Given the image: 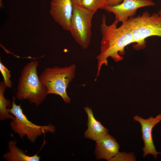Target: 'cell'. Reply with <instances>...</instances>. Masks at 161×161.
I'll list each match as a JSON object with an SVG mask.
<instances>
[{"label":"cell","instance_id":"obj_19","mask_svg":"<svg viewBox=\"0 0 161 161\" xmlns=\"http://www.w3.org/2000/svg\"><path fill=\"white\" fill-rule=\"evenodd\" d=\"M158 13L159 16L161 17V7L160 10L159 11Z\"/></svg>","mask_w":161,"mask_h":161},{"label":"cell","instance_id":"obj_13","mask_svg":"<svg viewBox=\"0 0 161 161\" xmlns=\"http://www.w3.org/2000/svg\"><path fill=\"white\" fill-rule=\"evenodd\" d=\"M7 86L4 81L0 83V120H4L8 119H13L15 117L10 114L8 110L7 107H11L12 103L5 98L4 93Z\"/></svg>","mask_w":161,"mask_h":161},{"label":"cell","instance_id":"obj_9","mask_svg":"<svg viewBox=\"0 0 161 161\" xmlns=\"http://www.w3.org/2000/svg\"><path fill=\"white\" fill-rule=\"evenodd\" d=\"M73 6L71 0H51L49 13L63 29L69 31Z\"/></svg>","mask_w":161,"mask_h":161},{"label":"cell","instance_id":"obj_3","mask_svg":"<svg viewBox=\"0 0 161 161\" xmlns=\"http://www.w3.org/2000/svg\"><path fill=\"white\" fill-rule=\"evenodd\" d=\"M76 66L72 64L63 67L54 66L46 68L39 77L41 82L46 88L48 94L60 95L67 103H70V98L66 89L75 76Z\"/></svg>","mask_w":161,"mask_h":161},{"label":"cell","instance_id":"obj_6","mask_svg":"<svg viewBox=\"0 0 161 161\" xmlns=\"http://www.w3.org/2000/svg\"><path fill=\"white\" fill-rule=\"evenodd\" d=\"M69 31L75 41L83 49H87L91 38V22L96 12L82 6L73 5Z\"/></svg>","mask_w":161,"mask_h":161},{"label":"cell","instance_id":"obj_16","mask_svg":"<svg viewBox=\"0 0 161 161\" xmlns=\"http://www.w3.org/2000/svg\"><path fill=\"white\" fill-rule=\"evenodd\" d=\"M0 71L4 78V82L8 88H11L12 82L10 80V71L0 62Z\"/></svg>","mask_w":161,"mask_h":161},{"label":"cell","instance_id":"obj_17","mask_svg":"<svg viewBox=\"0 0 161 161\" xmlns=\"http://www.w3.org/2000/svg\"><path fill=\"white\" fill-rule=\"evenodd\" d=\"M108 6H114L119 4L122 2V0H107Z\"/></svg>","mask_w":161,"mask_h":161},{"label":"cell","instance_id":"obj_10","mask_svg":"<svg viewBox=\"0 0 161 161\" xmlns=\"http://www.w3.org/2000/svg\"><path fill=\"white\" fill-rule=\"evenodd\" d=\"M120 145L116 140L108 133L96 141L95 151L96 159L109 161L119 152Z\"/></svg>","mask_w":161,"mask_h":161},{"label":"cell","instance_id":"obj_4","mask_svg":"<svg viewBox=\"0 0 161 161\" xmlns=\"http://www.w3.org/2000/svg\"><path fill=\"white\" fill-rule=\"evenodd\" d=\"M128 21L130 27L134 43L135 49H144L146 46L145 39L151 36L161 37V17L158 13L152 15L148 12L141 15L129 18Z\"/></svg>","mask_w":161,"mask_h":161},{"label":"cell","instance_id":"obj_5","mask_svg":"<svg viewBox=\"0 0 161 161\" xmlns=\"http://www.w3.org/2000/svg\"><path fill=\"white\" fill-rule=\"evenodd\" d=\"M16 97L13 95L12 106L7 108L8 112L15 117L10 123L11 129L19 135L21 139L26 136L31 142L35 143L38 137L45 133H54L55 131L54 126H39L29 120L24 113L21 105H17L15 103Z\"/></svg>","mask_w":161,"mask_h":161},{"label":"cell","instance_id":"obj_1","mask_svg":"<svg viewBox=\"0 0 161 161\" xmlns=\"http://www.w3.org/2000/svg\"><path fill=\"white\" fill-rule=\"evenodd\" d=\"M119 21L115 19L110 25L106 24V17L103 15L100 25L102 35L100 52L96 56L98 61L97 72L95 80L100 74L102 66H108L107 58L110 57L116 62L122 61L121 55L125 53L124 48L128 45L134 43L131 29L128 20L119 27Z\"/></svg>","mask_w":161,"mask_h":161},{"label":"cell","instance_id":"obj_14","mask_svg":"<svg viewBox=\"0 0 161 161\" xmlns=\"http://www.w3.org/2000/svg\"><path fill=\"white\" fill-rule=\"evenodd\" d=\"M82 5L90 11L96 12L99 9H105L108 6L107 0H82Z\"/></svg>","mask_w":161,"mask_h":161},{"label":"cell","instance_id":"obj_7","mask_svg":"<svg viewBox=\"0 0 161 161\" xmlns=\"http://www.w3.org/2000/svg\"><path fill=\"white\" fill-rule=\"evenodd\" d=\"M155 5L151 0H122V2L117 5L108 6L105 10L114 13L115 19L122 23L133 17L138 8Z\"/></svg>","mask_w":161,"mask_h":161},{"label":"cell","instance_id":"obj_8","mask_svg":"<svg viewBox=\"0 0 161 161\" xmlns=\"http://www.w3.org/2000/svg\"><path fill=\"white\" fill-rule=\"evenodd\" d=\"M133 120L139 122L141 126L142 137L144 144L142 148L144 153L143 155L145 157L148 154L152 155L156 160L157 156L161 154V152H157L154 144L152 135L154 127L161 121V114L157 115L155 117H151L144 119L137 115L134 116Z\"/></svg>","mask_w":161,"mask_h":161},{"label":"cell","instance_id":"obj_2","mask_svg":"<svg viewBox=\"0 0 161 161\" xmlns=\"http://www.w3.org/2000/svg\"><path fill=\"white\" fill-rule=\"evenodd\" d=\"M37 61H32L22 69L18 80L16 97L27 99L31 103L41 105L48 94L47 89L38 77Z\"/></svg>","mask_w":161,"mask_h":161},{"label":"cell","instance_id":"obj_15","mask_svg":"<svg viewBox=\"0 0 161 161\" xmlns=\"http://www.w3.org/2000/svg\"><path fill=\"white\" fill-rule=\"evenodd\" d=\"M134 153H126L124 152H119L115 156L112 158L109 161H136V157Z\"/></svg>","mask_w":161,"mask_h":161},{"label":"cell","instance_id":"obj_11","mask_svg":"<svg viewBox=\"0 0 161 161\" xmlns=\"http://www.w3.org/2000/svg\"><path fill=\"white\" fill-rule=\"evenodd\" d=\"M84 109L88 116V127L84 136L96 142L107 134L108 130L96 120L91 109L87 106Z\"/></svg>","mask_w":161,"mask_h":161},{"label":"cell","instance_id":"obj_18","mask_svg":"<svg viewBox=\"0 0 161 161\" xmlns=\"http://www.w3.org/2000/svg\"><path fill=\"white\" fill-rule=\"evenodd\" d=\"M73 5L82 6V0H71Z\"/></svg>","mask_w":161,"mask_h":161},{"label":"cell","instance_id":"obj_12","mask_svg":"<svg viewBox=\"0 0 161 161\" xmlns=\"http://www.w3.org/2000/svg\"><path fill=\"white\" fill-rule=\"evenodd\" d=\"M16 141L10 140L8 143L9 151L5 153L2 158L7 161H39L40 157L36 154L29 156L26 154L24 151L16 146Z\"/></svg>","mask_w":161,"mask_h":161}]
</instances>
